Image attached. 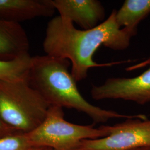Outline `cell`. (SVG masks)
Returning <instances> with one entry per match:
<instances>
[{
	"mask_svg": "<svg viewBox=\"0 0 150 150\" xmlns=\"http://www.w3.org/2000/svg\"><path fill=\"white\" fill-rule=\"evenodd\" d=\"M131 150H150V147H141V148H138V149H136Z\"/></svg>",
	"mask_w": 150,
	"mask_h": 150,
	"instance_id": "cell-16",
	"label": "cell"
},
{
	"mask_svg": "<svg viewBox=\"0 0 150 150\" xmlns=\"http://www.w3.org/2000/svg\"><path fill=\"white\" fill-rule=\"evenodd\" d=\"M50 104L27 79L0 81V117L17 131L28 134L46 118Z\"/></svg>",
	"mask_w": 150,
	"mask_h": 150,
	"instance_id": "cell-3",
	"label": "cell"
},
{
	"mask_svg": "<svg viewBox=\"0 0 150 150\" xmlns=\"http://www.w3.org/2000/svg\"><path fill=\"white\" fill-rule=\"evenodd\" d=\"M91 97L96 101L123 100L139 105L150 102V67L138 76L107 79L101 85H93Z\"/></svg>",
	"mask_w": 150,
	"mask_h": 150,
	"instance_id": "cell-6",
	"label": "cell"
},
{
	"mask_svg": "<svg viewBox=\"0 0 150 150\" xmlns=\"http://www.w3.org/2000/svg\"><path fill=\"white\" fill-rule=\"evenodd\" d=\"M32 145L54 150H74L81 142L98 139L110 134L108 125L95 128L65 120L63 108L50 106L46 118L31 132L26 134Z\"/></svg>",
	"mask_w": 150,
	"mask_h": 150,
	"instance_id": "cell-4",
	"label": "cell"
},
{
	"mask_svg": "<svg viewBox=\"0 0 150 150\" xmlns=\"http://www.w3.org/2000/svg\"><path fill=\"white\" fill-rule=\"evenodd\" d=\"M16 133L21 132L17 131L15 129L7 125L0 117V137Z\"/></svg>",
	"mask_w": 150,
	"mask_h": 150,
	"instance_id": "cell-13",
	"label": "cell"
},
{
	"mask_svg": "<svg viewBox=\"0 0 150 150\" xmlns=\"http://www.w3.org/2000/svg\"><path fill=\"white\" fill-rule=\"evenodd\" d=\"M108 127V136L83 141L74 150H131L150 147V119L144 115Z\"/></svg>",
	"mask_w": 150,
	"mask_h": 150,
	"instance_id": "cell-5",
	"label": "cell"
},
{
	"mask_svg": "<svg viewBox=\"0 0 150 150\" xmlns=\"http://www.w3.org/2000/svg\"><path fill=\"white\" fill-rule=\"evenodd\" d=\"M146 66L150 67V56L148 57L147 59H146L144 61L141 62L138 64H134V65H132L131 66H129V67L126 68V70L129 71H134V70L141 69L142 67H145Z\"/></svg>",
	"mask_w": 150,
	"mask_h": 150,
	"instance_id": "cell-14",
	"label": "cell"
},
{
	"mask_svg": "<svg viewBox=\"0 0 150 150\" xmlns=\"http://www.w3.org/2000/svg\"><path fill=\"white\" fill-rule=\"evenodd\" d=\"M31 58L27 54L11 61H0V81H15L27 79Z\"/></svg>",
	"mask_w": 150,
	"mask_h": 150,
	"instance_id": "cell-11",
	"label": "cell"
},
{
	"mask_svg": "<svg viewBox=\"0 0 150 150\" xmlns=\"http://www.w3.org/2000/svg\"><path fill=\"white\" fill-rule=\"evenodd\" d=\"M35 147L26 134L16 133L0 137V150H31Z\"/></svg>",
	"mask_w": 150,
	"mask_h": 150,
	"instance_id": "cell-12",
	"label": "cell"
},
{
	"mask_svg": "<svg viewBox=\"0 0 150 150\" xmlns=\"http://www.w3.org/2000/svg\"><path fill=\"white\" fill-rule=\"evenodd\" d=\"M27 33L20 23L0 20V61H11L28 54Z\"/></svg>",
	"mask_w": 150,
	"mask_h": 150,
	"instance_id": "cell-9",
	"label": "cell"
},
{
	"mask_svg": "<svg viewBox=\"0 0 150 150\" xmlns=\"http://www.w3.org/2000/svg\"><path fill=\"white\" fill-rule=\"evenodd\" d=\"M150 13V0H126L116 11V20L118 26L135 35L139 23Z\"/></svg>",
	"mask_w": 150,
	"mask_h": 150,
	"instance_id": "cell-10",
	"label": "cell"
},
{
	"mask_svg": "<svg viewBox=\"0 0 150 150\" xmlns=\"http://www.w3.org/2000/svg\"><path fill=\"white\" fill-rule=\"evenodd\" d=\"M31 150H54L51 149H48V148H44V147H35Z\"/></svg>",
	"mask_w": 150,
	"mask_h": 150,
	"instance_id": "cell-15",
	"label": "cell"
},
{
	"mask_svg": "<svg viewBox=\"0 0 150 150\" xmlns=\"http://www.w3.org/2000/svg\"><path fill=\"white\" fill-rule=\"evenodd\" d=\"M70 65L68 59L60 57L47 54L33 56L27 80L50 106L74 109L83 113L94 123L140 116V115H125L103 109L88 102L78 89L77 82L69 71Z\"/></svg>",
	"mask_w": 150,
	"mask_h": 150,
	"instance_id": "cell-2",
	"label": "cell"
},
{
	"mask_svg": "<svg viewBox=\"0 0 150 150\" xmlns=\"http://www.w3.org/2000/svg\"><path fill=\"white\" fill-rule=\"evenodd\" d=\"M56 11L52 0H0V20L20 23L49 17Z\"/></svg>",
	"mask_w": 150,
	"mask_h": 150,
	"instance_id": "cell-8",
	"label": "cell"
},
{
	"mask_svg": "<svg viewBox=\"0 0 150 150\" xmlns=\"http://www.w3.org/2000/svg\"><path fill=\"white\" fill-rule=\"evenodd\" d=\"M116 10L107 19L90 30L77 29L73 22L59 15L48 22L43 42L46 54L68 59L71 73L77 82L86 79L93 67H108L128 61L97 63L93 56L101 46L116 51L127 48L135 34L121 28L116 20Z\"/></svg>",
	"mask_w": 150,
	"mask_h": 150,
	"instance_id": "cell-1",
	"label": "cell"
},
{
	"mask_svg": "<svg viewBox=\"0 0 150 150\" xmlns=\"http://www.w3.org/2000/svg\"><path fill=\"white\" fill-rule=\"evenodd\" d=\"M59 16L90 30L104 21L105 10L97 0H52Z\"/></svg>",
	"mask_w": 150,
	"mask_h": 150,
	"instance_id": "cell-7",
	"label": "cell"
}]
</instances>
